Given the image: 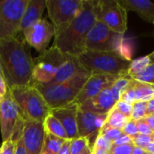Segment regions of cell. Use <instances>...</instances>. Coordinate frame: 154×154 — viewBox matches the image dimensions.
<instances>
[{"mask_svg": "<svg viewBox=\"0 0 154 154\" xmlns=\"http://www.w3.org/2000/svg\"><path fill=\"white\" fill-rule=\"evenodd\" d=\"M0 64L8 88L30 85L33 59L30 45L17 37L0 39Z\"/></svg>", "mask_w": 154, "mask_h": 154, "instance_id": "obj_1", "label": "cell"}, {"mask_svg": "<svg viewBox=\"0 0 154 154\" xmlns=\"http://www.w3.org/2000/svg\"><path fill=\"white\" fill-rule=\"evenodd\" d=\"M96 3L97 0H83L79 14L65 30L55 34L52 45L67 55L79 57L84 53L88 34L97 22Z\"/></svg>", "mask_w": 154, "mask_h": 154, "instance_id": "obj_2", "label": "cell"}, {"mask_svg": "<svg viewBox=\"0 0 154 154\" xmlns=\"http://www.w3.org/2000/svg\"><path fill=\"white\" fill-rule=\"evenodd\" d=\"M78 58L81 65L91 75H126L131 63L116 51H86Z\"/></svg>", "mask_w": 154, "mask_h": 154, "instance_id": "obj_3", "label": "cell"}, {"mask_svg": "<svg viewBox=\"0 0 154 154\" xmlns=\"http://www.w3.org/2000/svg\"><path fill=\"white\" fill-rule=\"evenodd\" d=\"M8 90L26 120L43 123L51 114V108L34 86H17L8 88Z\"/></svg>", "mask_w": 154, "mask_h": 154, "instance_id": "obj_4", "label": "cell"}, {"mask_svg": "<svg viewBox=\"0 0 154 154\" xmlns=\"http://www.w3.org/2000/svg\"><path fill=\"white\" fill-rule=\"evenodd\" d=\"M91 74H80L65 82L50 85L35 84L49 106L52 109L67 106L73 103Z\"/></svg>", "mask_w": 154, "mask_h": 154, "instance_id": "obj_5", "label": "cell"}, {"mask_svg": "<svg viewBox=\"0 0 154 154\" xmlns=\"http://www.w3.org/2000/svg\"><path fill=\"white\" fill-rule=\"evenodd\" d=\"M25 121L26 119L8 90L0 104V130L3 142L16 143L22 137Z\"/></svg>", "mask_w": 154, "mask_h": 154, "instance_id": "obj_6", "label": "cell"}, {"mask_svg": "<svg viewBox=\"0 0 154 154\" xmlns=\"http://www.w3.org/2000/svg\"><path fill=\"white\" fill-rule=\"evenodd\" d=\"M67 58V54L62 53L53 45L40 54L33 60V70L30 85H49Z\"/></svg>", "mask_w": 154, "mask_h": 154, "instance_id": "obj_7", "label": "cell"}, {"mask_svg": "<svg viewBox=\"0 0 154 154\" xmlns=\"http://www.w3.org/2000/svg\"><path fill=\"white\" fill-rule=\"evenodd\" d=\"M29 0H0V39L16 37Z\"/></svg>", "mask_w": 154, "mask_h": 154, "instance_id": "obj_8", "label": "cell"}, {"mask_svg": "<svg viewBox=\"0 0 154 154\" xmlns=\"http://www.w3.org/2000/svg\"><path fill=\"white\" fill-rule=\"evenodd\" d=\"M124 39V34L114 32L104 23L97 21L88 34L86 50L117 52Z\"/></svg>", "mask_w": 154, "mask_h": 154, "instance_id": "obj_9", "label": "cell"}, {"mask_svg": "<svg viewBox=\"0 0 154 154\" xmlns=\"http://www.w3.org/2000/svg\"><path fill=\"white\" fill-rule=\"evenodd\" d=\"M83 0H47L46 8L55 34L65 30L82 8Z\"/></svg>", "mask_w": 154, "mask_h": 154, "instance_id": "obj_10", "label": "cell"}, {"mask_svg": "<svg viewBox=\"0 0 154 154\" xmlns=\"http://www.w3.org/2000/svg\"><path fill=\"white\" fill-rule=\"evenodd\" d=\"M96 14L97 21L125 35L127 30V11L118 0H97Z\"/></svg>", "mask_w": 154, "mask_h": 154, "instance_id": "obj_11", "label": "cell"}, {"mask_svg": "<svg viewBox=\"0 0 154 154\" xmlns=\"http://www.w3.org/2000/svg\"><path fill=\"white\" fill-rule=\"evenodd\" d=\"M24 41L40 54L46 51L50 42L55 37V27L47 19L42 18L22 32Z\"/></svg>", "mask_w": 154, "mask_h": 154, "instance_id": "obj_12", "label": "cell"}, {"mask_svg": "<svg viewBox=\"0 0 154 154\" xmlns=\"http://www.w3.org/2000/svg\"><path fill=\"white\" fill-rule=\"evenodd\" d=\"M124 76V75H123ZM122 76H114V75H103V74H92L82 89L80 90L78 97L73 101V105L80 106L84 102L93 98L97 96L105 88H109L113 83Z\"/></svg>", "mask_w": 154, "mask_h": 154, "instance_id": "obj_13", "label": "cell"}, {"mask_svg": "<svg viewBox=\"0 0 154 154\" xmlns=\"http://www.w3.org/2000/svg\"><path fill=\"white\" fill-rule=\"evenodd\" d=\"M45 134L43 123L33 120L25 121L22 140L27 153L42 154L44 145Z\"/></svg>", "mask_w": 154, "mask_h": 154, "instance_id": "obj_14", "label": "cell"}, {"mask_svg": "<svg viewBox=\"0 0 154 154\" xmlns=\"http://www.w3.org/2000/svg\"><path fill=\"white\" fill-rule=\"evenodd\" d=\"M108 115H97L87 112L78 107L77 124L79 137H85L88 140L94 135L98 134L106 122ZM90 142V141H89Z\"/></svg>", "mask_w": 154, "mask_h": 154, "instance_id": "obj_15", "label": "cell"}, {"mask_svg": "<svg viewBox=\"0 0 154 154\" xmlns=\"http://www.w3.org/2000/svg\"><path fill=\"white\" fill-rule=\"evenodd\" d=\"M116 104V101L111 92V87H109L101 91L97 96L79 106V108L97 115H108Z\"/></svg>", "mask_w": 154, "mask_h": 154, "instance_id": "obj_16", "label": "cell"}, {"mask_svg": "<svg viewBox=\"0 0 154 154\" xmlns=\"http://www.w3.org/2000/svg\"><path fill=\"white\" fill-rule=\"evenodd\" d=\"M78 107V106L70 104L64 107L52 109L51 112V114L54 116L63 125L69 141L79 137L77 124Z\"/></svg>", "mask_w": 154, "mask_h": 154, "instance_id": "obj_17", "label": "cell"}, {"mask_svg": "<svg viewBox=\"0 0 154 154\" xmlns=\"http://www.w3.org/2000/svg\"><path fill=\"white\" fill-rule=\"evenodd\" d=\"M80 74H90V73L81 65L78 57L68 55V58L59 68L54 79L50 84H58V83L65 82Z\"/></svg>", "mask_w": 154, "mask_h": 154, "instance_id": "obj_18", "label": "cell"}, {"mask_svg": "<svg viewBox=\"0 0 154 154\" xmlns=\"http://www.w3.org/2000/svg\"><path fill=\"white\" fill-rule=\"evenodd\" d=\"M47 0H29L24 10L21 25L20 32L24 31L28 27L33 25L39 22L42 16L44 9L46 8Z\"/></svg>", "mask_w": 154, "mask_h": 154, "instance_id": "obj_19", "label": "cell"}, {"mask_svg": "<svg viewBox=\"0 0 154 154\" xmlns=\"http://www.w3.org/2000/svg\"><path fill=\"white\" fill-rule=\"evenodd\" d=\"M126 11H134L148 23H154V3L150 0H120Z\"/></svg>", "mask_w": 154, "mask_h": 154, "instance_id": "obj_20", "label": "cell"}, {"mask_svg": "<svg viewBox=\"0 0 154 154\" xmlns=\"http://www.w3.org/2000/svg\"><path fill=\"white\" fill-rule=\"evenodd\" d=\"M43 126H44L46 133L51 134L56 137H59V138H61L64 140H69L67 133H66L63 125L51 114H50L43 121Z\"/></svg>", "mask_w": 154, "mask_h": 154, "instance_id": "obj_21", "label": "cell"}, {"mask_svg": "<svg viewBox=\"0 0 154 154\" xmlns=\"http://www.w3.org/2000/svg\"><path fill=\"white\" fill-rule=\"evenodd\" d=\"M135 98L139 102H149L154 98V86L134 79Z\"/></svg>", "mask_w": 154, "mask_h": 154, "instance_id": "obj_22", "label": "cell"}, {"mask_svg": "<svg viewBox=\"0 0 154 154\" xmlns=\"http://www.w3.org/2000/svg\"><path fill=\"white\" fill-rule=\"evenodd\" d=\"M66 141L68 140H64L46 133L42 152L47 154H58L60 152L61 147L63 146V144L66 143Z\"/></svg>", "mask_w": 154, "mask_h": 154, "instance_id": "obj_23", "label": "cell"}, {"mask_svg": "<svg viewBox=\"0 0 154 154\" xmlns=\"http://www.w3.org/2000/svg\"><path fill=\"white\" fill-rule=\"evenodd\" d=\"M129 120H130L129 118H127L125 116L121 114L119 111H117L114 107L107 116L106 125L107 126H110V127H113V128L123 130V128L125 127V125L127 124V122Z\"/></svg>", "mask_w": 154, "mask_h": 154, "instance_id": "obj_24", "label": "cell"}, {"mask_svg": "<svg viewBox=\"0 0 154 154\" xmlns=\"http://www.w3.org/2000/svg\"><path fill=\"white\" fill-rule=\"evenodd\" d=\"M133 79H134L131 76L126 74V75L120 77L118 79H116L113 83V85L111 86V92H112L114 98L116 99V102H118L120 100L122 94L124 93V91L126 89V88L128 87V85L130 84V82Z\"/></svg>", "mask_w": 154, "mask_h": 154, "instance_id": "obj_25", "label": "cell"}, {"mask_svg": "<svg viewBox=\"0 0 154 154\" xmlns=\"http://www.w3.org/2000/svg\"><path fill=\"white\" fill-rule=\"evenodd\" d=\"M151 63H152V61H151L149 55L134 59V60H131L130 67H129L127 74L134 79L136 75H138L143 70H144Z\"/></svg>", "mask_w": 154, "mask_h": 154, "instance_id": "obj_26", "label": "cell"}, {"mask_svg": "<svg viewBox=\"0 0 154 154\" xmlns=\"http://www.w3.org/2000/svg\"><path fill=\"white\" fill-rule=\"evenodd\" d=\"M91 146L88 138L79 137L70 141V154H81L87 148Z\"/></svg>", "mask_w": 154, "mask_h": 154, "instance_id": "obj_27", "label": "cell"}, {"mask_svg": "<svg viewBox=\"0 0 154 154\" xmlns=\"http://www.w3.org/2000/svg\"><path fill=\"white\" fill-rule=\"evenodd\" d=\"M133 109H132V115L131 119L137 121L140 119H143L147 115V102H139L136 101L133 104Z\"/></svg>", "mask_w": 154, "mask_h": 154, "instance_id": "obj_28", "label": "cell"}, {"mask_svg": "<svg viewBox=\"0 0 154 154\" xmlns=\"http://www.w3.org/2000/svg\"><path fill=\"white\" fill-rule=\"evenodd\" d=\"M134 79L140 82L152 84L154 86V63H151L144 70L136 75Z\"/></svg>", "mask_w": 154, "mask_h": 154, "instance_id": "obj_29", "label": "cell"}, {"mask_svg": "<svg viewBox=\"0 0 154 154\" xmlns=\"http://www.w3.org/2000/svg\"><path fill=\"white\" fill-rule=\"evenodd\" d=\"M98 134L103 136L106 140H108V141L113 143L114 141H116L117 138H119L123 134V131L119 130V129H116V128H113V127L107 126L105 124L104 126L102 127V129L99 131Z\"/></svg>", "mask_w": 154, "mask_h": 154, "instance_id": "obj_30", "label": "cell"}, {"mask_svg": "<svg viewBox=\"0 0 154 154\" xmlns=\"http://www.w3.org/2000/svg\"><path fill=\"white\" fill-rule=\"evenodd\" d=\"M119 101H123V102H125L126 104H129V105H132V106H133L134 103L136 102L135 89H134V79H133L130 82V84L128 85L126 89L122 94Z\"/></svg>", "mask_w": 154, "mask_h": 154, "instance_id": "obj_31", "label": "cell"}, {"mask_svg": "<svg viewBox=\"0 0 154 154\" xmlns=\"http://www.w3.org/2000/svg\"><path fill=\"white\" fill-rule=\"evenodd\" d=\"M132 139H133V143L135 146L143 148L144 150V148L147 145H149L150 143L154 142V134H150V135L138 134L137 135H135Z\"/></svg>", "mask_w": 154, "mask_h": 154, "instance_id": "obj_32", "label": "cell"}, {"mask_svg": "<svg viewBox=\"0 0 154 154\" xmlns=\"http://www.w3.org/2000/svg\"><path fill=\"white\" fill-rule=\"evenodd\" d=\"M134 146V144L113 145L110 150V154H132Z\"/></svg>", "mask_w": 154, "mask_h": 154, "instance_id": "obj_33", "label": "cell"}, {"mask_svg": "<svg viewBox=\"0 0 154 154\" xmlns=\"http://www.w3.org/2000/svg\"><path fill=\"white\" fill-rule=\"evenodd\" d=\"M136 123V126H137V130L138 133L140 134H146V135H150V134H153V131L152 130V128L150 127V125H148L145 117L140 120L135 121Z\"/></svg>", "mask_w": 154, "mask_h": 154, "instance_id": "obj_34", "label": "cell"}, {"mask_svg": "<svg viewBox=\"0 0 154 154\" xmlns=\"http://www.w3.org/2000/svg\"><path fill=\"white\" fill-rule=\"evenodd\" d=\"M123 134L128 135L129 137L133 138L134 137L135 135H137L139 133H138V130H137V126H136V123L134 120L133 119H130L127 124L125 125V127L123 128Z\"/></svg>", "mask_w": 154, "mask_h": 154, "instance_id": "obj_35", "label": "cell"}, {"mask_svg": "<svg viewBox=\"0 0 154 154\" xmlns=\"http://www.w3.org/2000/svg\"><path fill=\"white\" fill-rule=\"evenodd\" d=\"M115 108L117 111H119L121 114H123L124 116H125L127 118L131 119L132 109H133L132 105L126 104V103H125L123 101H118V102H116V104L115 106Z\"/></svg>", "mask_w": 154, "mask_h": 154, "instance_id": "obj_36", "label": "cell"}, {"mask_svg": "<svg viewBox=\"0 0 154 154\" xmlns=\"http://www.w3.org/2000/svg\"><path fill=\"white\" fill-rule=\"evenodd\" d=\"M113 146V143L106 140V138H104L103 136L97 134V138H96V141H95V143L92 147H97V148H102V149H105L106 151H109L111 150V147Z\"/></svg>", "mask_w": 154, "mask_h": 154, "instance_id": "obj_37", "label": "cell"}, {"mask_svg": "<svg viewBox=\"0 0 154 154\" xmlns=\"http://www.w3.org/2000/svg\"><path fill=\"white\" fill-rule=\"evenodd\" d=\"M16 143L13 141L3 142L0 147V154H14Z\"/></svg>", "mask_w": 154, "mask_h": 154, "instance_id": "obj_38", "label": "cell"}, {"mask_svg": "<svg viewBox=\"0 0 154 154\" xmlns=\"http://www.w3.org/2000/svg\"><path fill=\"white\" fill-rule=\"evenodd\" d=\"M126 144H134L133 139L128 135L123 134L119 138L113 142V145H126Z\"/></svg>", "mask_w": 154, "mask_h": 154, "instance_id": "obj_39", "label": "cell"}, {"mask_svg": "<svg viewBox=\"0 0 154 154\" xmlns=\"http://www.w3.org/2000/svg\"><path fill=\"white\" fill-rule=\"evenodd\" d=\"M14 154H28L27 151L23 145L22 137L16 142V145H15V151H14Z\"/></svg>", "mask_w": 154, "mask_h": 154, "instance_id": "obj_40", "label": "cell"}, {"mask_svg": "<svg viewBox=\"0 0 154 154\" xmlns=\"http://www.w3.org/2000/svg\"><path fill=\"white\" fill-rule=\"evenodd\" d=\"M8 92V87L6 85V82L3 77V75H0V95L2 97H5Z\"/></svg>", "mask_w": 154, "mask_h": 154, "instance_id": "obj_41", "label": "cell"}, {"mask_svg": "<svg viewBox=\"0 0 154 154\" xmlns=\"http://www.w3.org/2000/svg\"><path fill=\"white\" fill-rule=\"evenodd\" d=\"M58 154H70V141L69 140L66 141V143L63 144V146L61 147L60 152Z\"/></svg>", "mask_w": 154, "mask_h": 154, "instance_id": "obj_42", "label": "cell"}, {"mask_svg": "<svg viewBox=\"0 0 154 154\" xmlns=\"http://www.w3.org/2000/svg\"><path fill=\"white\" fill-rule=\"evenodd\" d=\"M154 115V98L151 101L147 102V115L146 116H152Z\"/></svg>", "mask_w": 154, "mask_h": 154, "instance_id": "obj_43", "label": "cell"}, {"mask_svg": "<svg viewBox=\"0 0 154 154\" xmlns=\"http://www.w3.org/2000/svg\"><path fill=\"white\" fill-rule=\"evenodd\" d=\"M92 154H110V152L102 148L92 147Z\"/></svg>", "mask_w": 154, "mask_h": 154, "instance_id": "obj_44", "label": "cell"}, {"mask_svg": "<svg viewBox=\"0 0 154 154\" xmlns=\"http://www.w3.org/2000/svg\"><path fill=\"white\" fill-rule=\"evenodd\" d=\"M145 119L148 123V125H150V127L152 128V130L153 131L154 133V116L152 115V116H145Z\"/></svg>", "mask_w": 154, "mask_h": 154, "instance_id": "obj_45", "label": "cell"}, {"mask_svg": "<svg viewBox=\"0 0 154 154\" xmlns=\"http://www.w3.org/2000/svg\"><path fill=\"white\" fill-rule=\"evenodd\" d=\"M144 151L150 154H154V142H152V143H150L149 145H147L145 148H144Z\"/></svg>", "mask_w": 154, "mask_h": 154, "instance_id": "obj_46", "label": "cell"}, {"mask_svg": "<svg viewBox=\"0 0 154 154\" xmlns=\"http://www.w3.org/2000/svg\"><path fill=\"white\" fill-rule=\"evenodd\" d=\"M145 153V151L143 149V148H140V147H137V146H134V150H133V152L132 154H144Z\"/></svg>", "mask_w": 154, "mask_h": 154, "instance_id": "obj_47", "label": "cell"}, {"mask_svg": "<svg viewBox=\"0 0 154 154\" xmlns=\"http://www.w3.org/2000/svg\"><path fill=\"white\" fill-rule=\"evenodd\" d=\"M81 154H92V146H89L88 148H87Z\"/></svg>", "mask_w": 154, "mask_h": 154, "instance_id": "obj_48", "label": "cell"}, {"mask_svg": "<svg viewBox=\"0 0 154 154\" xmlns=\"http://www.w3.org/2000/svg\"><path fill=\"white\" fill-rule=\"evenodd\" d=\"M149 57H150V59H151L152 63H154V51L152 52V53H150V54H149Z\"/></svg>", "mask_w": 154, "mask_h": 154, "instance_id": "obj_49", "label": "cell"}, {"mask_svg": "<svg viewBox=\"0 0 154 154\" xmlns=\"http://www.w3.org/2000/svg\"><path fill=\"white\" fill-rule=\"evenodd\" d=\"M3 99H4V97H2V96L0 95V104H1V102L3 101Z\"/></svg>", "mask_w": 154, "mask_h": 154, "instance_id": "obj_50", "label": "cell"}, {"mask_svg": "<svg viewBox=\"0 0 154 154\" xmlns=\"http://www.w3.org/2000/svg\"><path fill=\"white\" fill-rule=\"evenodd\" d=\"M0 75H2V68H1V64H0Z\"/></svg>", "mask_w": 154, "mask_h": 154, "instance_id": "obj_51", "label": "cell"}, {"mask_svg": "<svg viewBox=\"0 0 154 154\" xmlns=\"http://www.w3.org/2000/svg\"><path fill=\"white\" fill-rule=\"evenodd\" d=\"M42 154H46V153H45L44 152H42Z\"/></svg>", "mask_w": 154, "mask_h": 154, "instance_id": "obj_52", "label": "cell"}, {"mask_svg": "<svg viewBox=\"0 0 154 154\" xmlns=\"http://www.w3.org/2000/svg\"><path fill=\"white\" fill-rule=\"evenodd\" d=\"M144 154H150V153H148V152H145V153Z\"/></svg>", "mask_w": 154, "mask_h": 154, "instance_id": "obj_53", "label": "cell"}, {"mask_svg": "<svg viewBox=\"0 0 154 154\" xmlns=\"http://www.w3.org/2000/svg\"><path fill=\"white\" fill-rule=\"evenodd\" d=\"M46 154H47V153H46Z\"/></svg>", "mask_w": 154, "mask_h": 154, "instance_id": "obj_54", "label": "cell"}, {"mask_svg": "<svg viewBox=\"0 0 154 154\" xmlns=\"http://www.w3.org/2000/svg\"><path fill=\"white\" fill-rule=\"evenodd\" d=\"M153 116H154V115H153Z\"/></svg>", "mask_w": 154, "mask_h": 154, "instance_id": "obj_55", "label": "cell"}, {"mask_svg": "<svg viewBox=\"0 0 154 154\" xmlns=\"http://www.w3.org/2000/svg\"></svg>", "mask_w": 154, "mask_h": 154, "instance_id": "obj_56", "label": "cell"}]
</instances>
